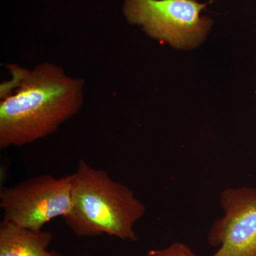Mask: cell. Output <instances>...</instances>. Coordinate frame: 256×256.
Here are the masks:
<instances>
[{
	"label": "cell",
	"mask_w": 256,
	"mask_h": 256,
	"mask_svg": "<svg viewBox=\"0 0 256 256\" xmlns=\"http://www.w3.org/2000/svg\"><path fill=\"white\" fill-rule=\"evenodd\" d=\"M1 85L0 149L26 146L53 134L82 109L84 80L43 63L32 70L8 66Z\"/></svg>",
	"instance_id": "cell-1"
},
{
	"label": "cell",
	"mask_w": 256,
	"mask_h": 256,
	"mask_svg": "<svg viewBox=\"0 0 256 256\" xmlns=\"http://www.w3.org/2000/svg\"><path fill=\"white\" fill-rule=\"evenodd\" d=\"M72 176V208L64 222L79 237L108 235L138 240L134 226L146 206L130 188L84 160Z\"/></svg>",
	"instance_id": "cell-2"
},
{
	"label": "cell",
	"mask_w": 256,
	"mask_h": 256,
	"mask_svg": "<svg viewBox=\"0 0 256 256\" xmlns=\"http://www.w3.org/2000/svg\"><path fill=\"white\" fill-rule=\"evenodd\" d=\"M197 0H124L128 22L142 26L146 34L178 48L198 46L213 21L202 16L207 4Z\"/></svg>",
	"instance_id": "cell-3"
},
{
	"label": "cell",
	"mask_w": 256,
	"mask_h": 256,
	"mask_svg": "<svg viewBox=\"0 0 256 256\" xmlns=\"http://www.w3.org/2000/svg\"><path fill=\"white\" fill-rule=\"evenodd\" d=\"M3 220L24 228L41 230L72 208V176L40 175L0 192Z\"/></svg>",
	"instance_id": "cell-4"
},
{
	"label": "cell",
	"mask_w": 256,
	"mask_h": 256,
	"mask_svg": "<svg viewBox=\"0 0 256 256\" xmlns=\"http://www.w3.org/2000/svg\"><path fill=\"white\" fill-rule=\"evenodd\" d=\"M224 214L208 232L210 256H256V188H226L220 194Z\"/></svg>",
	"instance_id": "cell-5"
},
{
	"label": "cell",
	"mask_w": 256,
	"mask_h": 256,
	"mask_svg": "<svg viewBox=\"0 0 256 256\" xmlns=\"http://www.w3.org/2000/svg\"><path fill=\"white\" fill-rule=\"evenodd\" d=\"M52 232L18 226L3 220L0 223V256H63L48 248Z\"/></svg>",
	"instance_id": "cell-6"
},
{
	"label": "cell",
	"mask_w": 256,
	"mask_h": 256,
	"mask_svg": "<svg viewBox=\"0 0 256 256\" xmlns=\"http://www.w3.org/2000/svg\"><path fill=\"white\" fill-rule=\"evenodd\" d=\"M146 256H197L186 244L174 242L161 249H153L146 252Z\"/></svg>",
	"instance_id": "cell-7"
}]
</instances>
